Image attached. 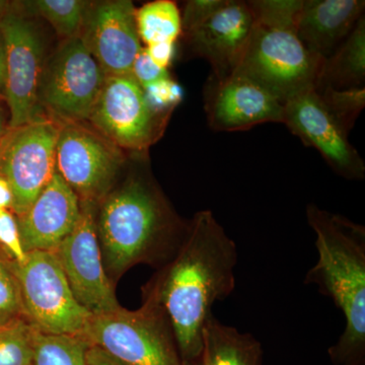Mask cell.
I'll return each instance as SVG.
<instances>
[{"label":"cell","mask_w":365,"mask_h":365,"mask_svg":"<svg viewBox=\"0 0 365 365\" xmlns=\"http://www.w3.org/2000/svg\"><path fill=\"white\" fill-rule=\"evenodd\" d=\"M137 32L145 46L176 43L182 34L181 11L176 2L155 0L136 9Z\"/></svg>","instance_id":"44dd1931"},{"label":"cell","mask_w":365,"mask_h":365,"mask_svg":"<svg viewBox=\"0 0 365 365\" xmlns=\"http://www.w3.org/2000/svg\"><path fill=\"white\" fill-rule=\"evenodd\" d=\"M146 102L155 114L169 116L170 112L182 101L184 91L172 78L163 79L143 88Z\"/></svg>","instance_id":"83f0119b"},{"label":"cell","mask_w":365,"mask_h":365,"mask_svg":"<svg viewBox=\"0 0 365 365\" xmlns=\"http://www.w3.org/2000/svg\"><path fill=\"white\" fill-rule=\"evenodd\" d=\"M227 0H190L181 13L182 33L188 34L202 25Z\"/></svg>","instance_id":"f546056e"},{"label":"cell","mask_w":365,"mask_h":365,"mask_svg":"<svg viewBox=\"0 0 365 365\" xmlns=\"http://www.w3.org/2000/svg\"><path fill=\"white\" fill-rule=\"evenodd\" d=\"M324 61L302 44L294 29L256 21L234 74L251 79L284 105L300 93L316 88Z\"/></svg>","instance_id":"277c9868"},{"label":"cell","mask_w":365,"mask_h":365,"mask_svg":"<svg viewBox=\"0 0 365 365\" xmlns=\"http://www.w3.org/2000/svg\"><path fill=\"white\" fill-rule=\"evenodd\" d=\"M35 332L25 318L0 327V365H32Z\"/></svg>","instance_id":"d4e9b609"},{"label":"cell","mask_w":365,"mask_h":365,"mask_svg":"<svg viewBox=\"0 0 365 365\" xmlns=\"http://www.w3.org/2000/svg\"><path fill=\"white\" fill-rule=\"evenodd\" d=\"M209 127L215 131H246L264 123H282L283 105L267 91L239 74L209 78L204 93Z\"/></svg>","instance_id":"2e32d148"},{"label":"cell","mask_w":365,"mask_h":365,"mask_svg":"<svg viewBox=\"0 0 365 365\" xmlns=\"http://www.w3.org/2000/svg\"><path fill=\"white\" fill-rule=\"evenodd\" d=\"M91 343L81 336L47 335L36 331L32 365H88Z\"/></svg>","instance_id":"603a6c76"},{"label":"cell","mask_w":365,"mask_h":365,"mask_svg":"<svg viewBox=\"0 0 365 365\" xmlns=\"http://www.w3.org/2000/svg\"><path fill=\"white\" fill-rule=\"evenodd\" d=\"M144 47L148 56L158 67L169 71V66L176 52V43H158V44L144 46Z\"/></svg>","instance_id":"1f68e13d"},{"label":"cell","mask_w":365,"mask_h":365,"mask_svg":"<svg viewBox=\"0 0 365 365\" xmlns=\"http://www.w3.org/2000/svg\"><path fill=\"white\" fill-rule=\"evenodd\" d=\"M88 365H125L118 360L113 359L104 350L97 347V346L91 345L86 353Z\"/></svg>","instance_id":"d6a6232c"},{"label":"cell","mask_w":365,"mask_h":365,"mask_svg":"<svg viewBox=\"0 0 365 365\" xmlns=\"http://www.w3.org/2000/svg\"><path fill=\"white\" fill-rule=\"evenodd\" d=\"M13 267L24 317L37 332L83 335L93 314L74 297L55 252H29Z\"/></svg>","instance_id":"8992f818"},{"label":"cell","mask_w":365,"mask_h":365,"mask_svg":"<svg viewBox=\"0 0 365 365\" xmlns=\"http://www.w3.org/2000/svg\"><path fill=\"white\" fill-rule=\"evenodd\" d=\"M255 25L249 1L227 0L205 23L184 36L190 53L207 60L212 68L210 78L220 81L237 71Z\"/></svg>","instance_id":"9a60e30c"},{"label":"cell","mask_w":365,"mask_h":365,"mask_svg":"<svg viewBox=\"0 0 365 365\" xmlns=\"http://www.w3.org/2000/svg\"><path fill=\"white\" fill-rule=\"evenodd\" d=\"M106 78L81 37L64 40L43 69L41 107L58 123L88 121Z\"/></svg>","instance_id":"52a82bcc"},{"label":"cell","mask_w":365,"mask_h":365,"mask_svg":"<svg viewBox=\"0 0 365 365\" xmlns=\"http://www.w3.org/2000/svg\"><path fill=\"white\" fill-rule=\"evenodd\" d=\"M282 124L304 145L316 148L336 174L351 181L364 179V160L316 91H307L285 103Z\"/></svg>","instance_id":"4fadbf2b"},{"label":"cell","mask_w":365,"mask_h":365,"mask_svg":"<svg viewBox=\"0 0 365 365\" xmlns=\"http://www.w3.org/2000/svg\"><path fill=\"white\" fill-rule=\"evenodd\" d=\"M364 0H304L297 37L314 54L328 59L364 16Z\"/></svg>","instance_id":"ac0fdd59"},{"label":"cell","mask_w":365,"mask_h":365,"mask_svg":"<svg viewBox=\"0 0 365 365\" xmlns=\"http://www.w3.org/2000/svg\"><path fill=\"white\" fill-rule=\"evenodd\" d=\"M136 9L128 0L91 6L81 37L106 76H126L143 46L137 32Z\"/></svg>","instance_id":"5bb4252c"},{"label":"cell","mask_w":365,"mask_h":365,"mask_svg":"<svg viewBox=\"0 0 365 365\" xmlns=\"http://www.w3.org/2000/svg\"><path fill=\"white\" fill-rule=\"evenodd\" d=\"M14 2L6 1V0H0V19L6 16L11 9H13Z\"/></svg>","instance_id":"8d00e7d4"},{"label":"cell","mask_w":365,"mask_h":365,"mask_svg":"<svg viewBox=\"0 0 365 365\" xmlns=\"http://www.w3.org/2000/svg\"><path fill=\"white\" fill-rule=\"evenodd\" d=\"M237 245L210 210L197 212L174 258L148 288L169 319L182 364L202 351L203 330L212 307L234 292Z\"/></svg>","instance_id":"6da1fadb"},{"label":"cell","mask_w":365,"mask_h":365,"mask_svg":"<svg viewBox=\"0 0 365 365\" xmlns=\"http://www.w3.org/2000/svg\"><path fill=\"white\" fill-rule=\"evenodd\" d=\"M58 124L56 170L81 202L98 205L123 167L121 148L83 123Z\"/></svg>","instance_id":"9c48e42d"},{"label":"cell","mask_w":365,"mask_h":365,"mask_svg":"<svg viewBox=\"0 0 365 365\" xmlns=\"http://www.w3.org/2000/svg\"><path fill=\"white\" fill-rule=\"evenodd\" d=\"M130 74L143 88H148L163 79L170 78L168 69L160 68L150 59L145 47L141 49L134 60Z\"/></svg>","instance_id":"4dcf8cb0"},{"label":"cell","mask_w":365,"mask_h":365,"mask_svg":"<svg viewBox=\"0 0 365 365\" xmlns=\"http://www.w3.org/2000/svg\"><path fill=\"white\" fill-rule=\"evenodd\" d=\"M307 220L316 234L318 261L304 284L330 297L345 319V329L328 353L335 365H365V227L318 207L307 206Z\"/></svg>","instance_id":"7a4b0ae2"},{"label":"cell","mask_w":365,"mask_h":365,"mask_svg":"<svg viewBox=\"0 0 365 365\" xmlns=\"http://www.w3.org/2000/svg\"><path fill=\"white\" fill-rule=\"evenodd\" d=\"M6 48L4 101L9 108V128L47 118L40 105L43 44L38 31L25 14L13 9L0 19Z\"/></svg>","instance_id":"30bf717a"},{"label":"cell","mask_w":365,"mask_h":365,"mask_svg":"<svg viewBox=\"0 0 365 365\" xmlns=\"http://www.w3.org/2000/svg\"><path fill=\"white\" fill-rule=\"evenodd\" d=\"M9 126V120L6 119V112H4V108L0 105V140H1L2 136H4V132H6Z\"/></svg>","instance_id":"d590c367"},{"label":"cell","mask_w":365,"mask_h":365,"mask_svg":"<svg viewBox=\"0 0 365 365\" xmlns=\"http://www.w3.org/2000/svg\"><path fill=\"white\" fill-rule=\"evenodd\" d=\"M59 124L50 118L9 128L0 140V176L11 185V211L24 215L56 172Z\"/></svg>","instance_id":"ba28073f"},{"label":"cell","mask_w":365,"mask_h":365,"mask_svg":"<svg viewBox=\"0 0 365 365\" xmlns=\"http://www.w3.org/2000/svg\"><path fill=\"white\" fill-rule=\"evenodd\" d=\"M13 265L14 261L0 248V327L25 318Z\"/></svg>","instance_id":"484cf974"},{"label":"cell","mask_w":365,"mask_h":365,"mask_svg":"<svg viewBox=\"0 0 365 365\" xmlns=\"http://www.w3.org/2000/svg\"><path fill=\"white\" fill-rule=\"evenodd\" d=\"M81 207L78 225L55 253L79 304L93 316L112 313L120 304L103 264L96 218L97 204L81 202Z\"/></svg>","instance_id":"7c38bea8"},{"label":"cell","mask_w":365,"mask_h":365,"mask_svg":"<svg viewBox=\"0 0 365 365\" xmlns=\"http://www.w3.org/2000/svg\"><path fill=\"white\" fill-rule=\"evenodd\" d=\"M81 337L125 365H182L169 319L150 299L91 317Z\"/></svg>","instance_id":"5b68a950"},{"label":"cell","mask_w":365,"mask_h":365,"mask_svg":"<svg viewBox=\"0 0 365 365\" xmlns=\"http://www.w3.org/2000/svg\"><path fill=\"white\" fill-rule=\"evenodd\" d=\"M329 114L337 121L346 133L354 127L365 106L364 88L336 90L330 86L314 88Z\"/></svg>","instance_id":"cb8c5ba5"},{"label":"cell","mask_w":365,"mask_h":365,"mask_svg":"<svg viewBox=\"0 0 365 365\" xmlns=\"http://www.w3.org/2000/svg\"><path fill=\"white\" fill-rule=\"evenodd\" d=\"M188 228L157 187L140 175L103 199L97 220L103 259L114 276L141 262L165 265L179 251Z\"/></svg>","instance_id":"3957f363"},{"label":"cell","mask_w":365,"mask_h":365,"mask_svg":"<svg viewBox=\"0 0 365 365\" xmlns=\"http://www.w3.org/2000/svg\"><path fill=\"white\" fill-rule=\"evenodd\" d=\"M16 4L21 14L45 19L64 40L79 37L91 4L83 0H33Z\"/></svg>","instance_id":"7402d4cb"},{"label":"cell","mask_w":365,"mask_h":365,"mask_svg":"<svg viewBox=\"0 0 365 365\" xmlns=\"http://www.w3.org/2000/svg\"><path fill=\"white\" fill-rule=\"evenodd\" d=\"M0 248L16 263H23L26 252L21 242L18 220L9 209H0Z\"/></svg>","instance_id":"f1b7e54d"},{"label":"cell","mask_w":365,"mask_h":365,"mask_svg":"<svg viewBox=\"0 0 365 365\" xmlns=\"http://www.w3.org/2000/svg\"><path fill=\"white\" fill-rule=\"evenodd\" d=\"M167 116L150 109L131 74L105 79L88 122L119 148L143 153L162 133Z\"/></svg>","instance_id":"8fae6325"},{"label":"cell","mask_w":365,"mask_h":365,"mask_svg":"<svg viewBox=\"0 0 365 365\" xmlns=\"http://www.w3.org/2000/svg\"><path fill=\"white\" fill-rule=\"evenodd\" d=\"M202 351L182 365H263V348L252 334L222 324L215 314L203 330Z\"/></svg>","instance_id":"d6986e66"},{"label":"cell","mask_w":365,"mask_h":365,"mask_svg":"<svg viewBox=\"0 0 365 365\" xmlns=\"http://www.w3.org/2000/svg\"><path fill=\"white\" fill-rule=\"evenodd\" d=\"M81 211L78 195L56 170L30 208L16 216L26 253L56 251L78 225Z\"/></svg>","instance_id":"e0dca14e"},{"label":"cell","mask_w":365,"mask_h":365,"mask_svg":"<svg viewBox=\"0 0 365 365\" xmlns=\"http://www.w3.org/2000/svg\"><path fill=\"white\" fill-rule=\"evenodd\" d=\"M336 90L365 86V19L357 23L354 30L337 50L324 61L318 86Z\"/></svg>","instance_id":"ffe728a7"},{"label":"cell","mask_w":365,"mask_h":365,"mask_svg":"<svg viewBox=\"0 0 365 365\" xmlns=\"http://www.w3.org/2000/svg\"><path fill=\"white\" fill-rule=\"evenodd\" d=\"M6 81V48L4 32L0 26V100H4Z\"/></svg>","instance_id":"836d02e7"},{"label":"cell","mask_w":365,"mask_h":365,"mask_svg":"<svg viewBox=\"0 0 365 365\" xmlns=\"http://www.w3.org/2000/svg\"><path fill=\"white\" fill-rule=\"evenodd\" d=\"M304 0H250L255 19L263 25L297 28Z\"/></svg>","instance_id":"4316f807"},{"label":"cell","mask_w":365,"mask_h":365,"mask_svg":"<svg viewBox=\"0 0 365 365\" xmlns=\"http://www.w3.org/2000/svg\"><path fill=\"white\" fill-rule=\"evenodd\" d=\"M14 205V194L11 185L0 176V209H9L11 210Z\"/></svg>","instance_id":"e575fe53"}]
</instances>
